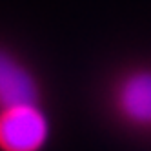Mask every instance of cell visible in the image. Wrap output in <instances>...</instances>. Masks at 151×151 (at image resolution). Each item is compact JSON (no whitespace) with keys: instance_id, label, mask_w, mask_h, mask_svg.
<instances>
[{"instance_id":"3","label":"cell","mask_w":151,"mask_h":151,"mask_svg":"<svg viewBox=\"0 0 151 151\" xmlns=\"http://www.w3.org/2000/svg\"><path fill=\"white\" fill-rule=\"evenodd\" d=\"M38 82L22 62L0 49V109L22 104H38Z\"/></svg>"},{"instance_id":"1","label":"cell","mask_w":151,"mask_h":151,"mask_svg":"<svg viewBox=\"0 0 151 151\" xmlns=\"http://www.w3.org/2000/svg\"><path fill=\"white\" fill-rule=\"evenodd\" d=\"M49 137L51 122L40 102L0 109V151H42Z\"/></svg>"},{"instance_id":"2","label":"cell","mask_w":151,"mask_h":151,"mask_svg":"<svg viewBox=\"0 0 151 151\" xmlns=\"http://www.w3.org/2000/svg\"><path fill=\"white\" fill-rule=\"evenodd\" d=\"M116 115L137 129H151V69L126 73L113 89Z\"/></svg>"}]
</instances>
